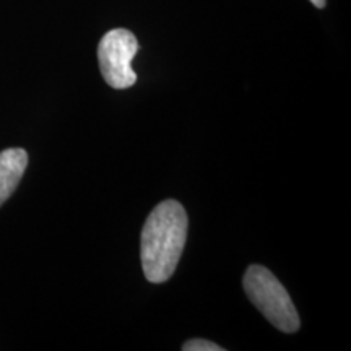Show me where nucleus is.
Here are the masks:
<instances>
[{
    "label": "nucleus",
    "instance_id": "nucleus-1",
    "mask_svg": "<svg viewBox=\"0 0 351 351\" xmlns=\"http://www.w3.org/2000/svg\"><path fill=\"white\" fill-rule=\"evenodd\" d=\"M189 219L179 202L165 200L148 215L142 230V267L147 280L165 283L173 276L187 239Z\"/></svg>",
    "mask_w": 351,
    "mask_h": 351
},
{
    "label": "nucleus",
    "instance_id": "nucleus-2",
    "mask_svg": "<svg viewBox=\"0 0 351 351\" xmlns=\"http://www.w3.org/2000/svg\"><path fill=\"white\" fill-rule=\"evenodd\" d=\"M245 295L271 326L285 333L300 328V315L288 291L269 269L251 265L244 275Z\"/></svg>",
    "mask_w": 351,
    "mask_h": 351
},
{
    "label": "nucleus",
    "instance_id": "nucleus-3",
    "mask_svg": "<svg viewBox=\"0 0 351 351\" xmlns=\"http://www.w3.org/2000/svg\"><path fill=\"white\" fill-rule=\"evenodd\" d=\"M138 52V41L129 29H111L101 38L98 60L103 78L111 88L124 90L137 82V73L132 69V60Z\"/></svg>",
    "mask_w": 351,
    "mask_h": 351
},
{
    "label": "nucleus",
    "instance_id": "nucleus-4",
    "mask_svg": "<svg viewBox=\"0 0 351 351\" xmlns=\"http://www.w3.org/2000/svg\"><path fill=\"white\" fill-rule=\"evenodd\" d=\"M28 166V153L23 148H8L0 152V207L7 202Z\"/></svg>",
    "mask_w": 351,
    "mask_h": 351
},
{
    "label": "nucleus",
    "instance_id": "nucleus-5",
    "mask_svg": "<svg viewBox=\"0 0 351 351\" xmlns=\"http://www.w3.org/2000/svg\"><path fill=\"white\" fill-rule=\"evenodd\" d=\"M182 350L184 351H223L221 346L213 343V341L202 340V339H194V340L186 341L182 346Z\"/></svg>",
    "mask_w": 351,
    "mask_h": 351
},
{
    "label": "nucleus",
    "instance_id": "nucleus-6",
    "mask_svg": "<svg viewBox=\"0 0 351 351\" xmlns=\"http://www.w3.org/2000/svg\"><path fill=\"white\" fill-rule=\"evenodd\" d=\"M311 3H313V5L317 7V8L326 7V0H311Z\"/></svg>",
    "mask_w": 351,
    "mask_h": 351
}]
</instances>
